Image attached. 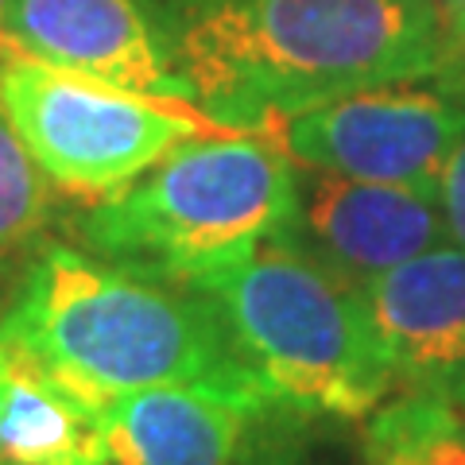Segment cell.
I'll return each instance as SVG.
<instances>
[{
	"label": "cell",
	"mask_w": 465,
	"mask_h": 465,
	"mask_svg": "<svg viewBox=\"0 0 465 465\" xmlns=\"http://www.w3.org/2000/svg\"><path fill=\"white\" fill-rule=\"evenodd\" d=\"M179 94L229 133L391 82L442 78L434 0H140Z\"/></svg>",
	"instance_id": "6da1fadb"
},
{
	"label": "cell",
	"mask_w": 465,
	"mask_h": 465,
	"mask_svg": "<svg viewBox=\"0 0 465 465\" xmlns=\"http://www.w3.org/2000/svg\"><path fill=\"white\" fill-rule=\"evenodd\" d=\"M0 333L94 403L159 384L268 403L202 291L136 275L82 244H43L27 260Z\"/></svg>",
	"instance_id": "7a4b0ae2"
},
{
	"label": "cell",
	"mask_w": 465,
	"mask_h": 465,
	"mask_svg": "<svg viewBox=\"0 0 465 465\" xmlns=\"http://www.w3.org/2000/svg\"><path fill=\"white\" fill-rule=\"evenodd\" d=\"M295 163L268 136L179 143L121 191L94 198L74 232L85 252L171 287L249 260L295 225Z\"/></svg>",
	"instance_id": "3957f363"
},
{
	"label": "cell",
	"mask_w": 465,
	"mask_h": 465,
	"mask_svg": "<svg viewBox=\"0 0 465 465\" xmlns=\"http://www.w3.org/2000/svg\"><path fill=\"white\" fill-rule=\"evenodd\" d=\"M237 357L272 407L299 419H369L391 396L381 330L365 291L338 280L291 237L206 275Z\"/></svg>",
	"instance_id": "277c9868"
},
{
	"label": "cell",
	"mask_w": 465,
	"mask_h": 465,
	"mask_svg": "<svg viewBox=\"0 0 465 465\" xmlns=\"http://www.w3.org/2000/svg\"><path fill=\"white\" fill-rule=\"evenodd\" d=\"M0 113L47 183L82 198H105L179 143L225 133L186 101L70 74L8 43H0Z\"/></svg>",
	"instance_id": "5b68a950"
},
{
	"label": "cell",
	"mask_w": 465,
	"mask_h": 465,
	"mask_svg": "<svg viewBox=\"0 0 465 465\" xmlns=\"http://www.w3.org/2000/svg\"><path fill=\"white\" fill-rule=\"evenodd\" d=\"M465 133V97L391 82L307 109L275 128L291 163L369 183H439Z\"/></svg>",
	"instance_id": "8992f818"
},
{
	"label": "cell",
	"mask_w": 465,
	"mask_h": 465,
	"mask_svg": "<svg viewBox=\"0 0 465 465\" xmlns=\"http://www.w3.org/2000/svg\"><path fill=\"white\" fill-rule=\"evenodd\" d=\"M295 194L291 241L361 291L450 241L439 183H369L295 163Z\"/></svg>",
	"instance_id": "52a82bcc"
},
{
	"label": "cell",
	"mask_w": 465,
	"mask_h": 465,
	"mask_svg": "<svg viewBox=\"0 0 465 465\" xmlns=\"http://www.w3.org/2000/svg\"><path fill=\"white\" fill-rule=\"evenodd\" d=\"M0 43L70 74L183 101L140 0H5Z\"/></svg>",
	"instance_id": "ba28073f"
},
{
	"label": "cell",
	"mask_w": 465,
	"mask_h": 465,
	"mask_svg": "<svg viewBox=\"0 0 465 465\" xmlns=\"http://www.w3.org/2000/svg\"><path fill=\"white\" fill-rule=\"evenodd\" d=\"M396 384L465 411V249L454 241L365 287Z\"/></svg>",
	"instance_id": "9c48e42d"
},
{
	"label": "cell",
	"mask_w": 465,
	"mask_h": 465,
	"mask_svg": "<svg viewBox=\"0 0 465 465\" xmlns=\"http://www.w3.org/2000/svg\"><path fill=\"white\" fill-rule=\"evenodd\" d=\"M97 407L113 465H232L252 419L272 403L222 388L159 384Z\"/></svg>",
	"instance_id": "30bf717a"
},
{
	"label": "cell",
	"mask_w": 465,
	"mask_h": 465,
	"mask_svg": "<svg viewBox=\"0 0 465 465\" xmlns=\"http://www.w3.org/2000/svg\"><path fill=\"white\" fill-rule=\"evenodd\" d=\"M105 461L109 450L101 430V407L8 345V365L0 381V465Z\"/></svg>",
	"instance_id": "8fae6325"
},
{
	"label": "cell",
	"mask_w": 465,
	"mask_h": 465,
	"mask_svg": "<svg viewBox=\"0 0 465 465\" xmlns=\"http://www.w3.org/2000/svg\"><path fill=\"white\" fill-rule=\"evenodd\" d=\"M369 465H465V411L427 391H403L369 415Z\"/></svg>",
	"instance_id": "7c38bea8"
},
{
	"label": "cell",
	"mask_w": 465,
	"mask_h": 465,
	"mask_svg": "<svg viewBox=\"0 0 465 465\" xmlns=\"http://www.w3.org/2000/svg\"><path fill=\"white\" fill-rule=\"evenodd\" d=\"M51 225V183L0 113V268L43 249Z\"/></svg>",
	"instance_id": "4fadbf2b"
},
{
	"label": "cell",
	"mask_w": 465,
	"mask_h": 465,
	"mask_svg": "<svg viewBox=\"0 0 465 465\" xmlns=\"http://www.w3.org/2000/svg\"><path fill=\"white\" fill-rule=\"evenodd\" d=\"M302 423L307 419L268 407L252 419L249 434L241 442V454L232 465H314L307 439H302Z\"/></svg>",
	"instance_id": "5bb4252c"
},
{
	"label": "cell",
	"mask_w": 465,
	"mask_h": 465,
	"mask_svg": "<svg viewBox=\"0 0 465 465\" xmlns=\"http://www.w3.org/2000/svg\"><path fill=\"white\" fill-rule=\"evenodd\" d=\"M439 202H442L450 241H454L458 249H465V133L458 136L454 148H450L446 163L439 171Z\"/></svg>",
	"instance_id": "9a60e30c"
},
{
	"label": "cell",
	"mask_w": 465,
	"mask_h": 465,
	"mask_svg": "<svg viewBox=\"0 0 465 465\" xmlns=\"http://www.w3.org/2000/svg\"><path fill=\"white\" fill-rule=\"evenodd\" d=\"M434 12H439L442 51H446V70L439 82L450 94L465 97V0H434Z\"/></svg>",
	"instance_id": "2e32d148"
},
{
	"label": "cell",
	"mask_w": 465,
	"mask_h": 465,
	"mask_svg": "<svg viewBox=\"0 0 465 465\" xmlns=\"http://www.w3.org/2000/svg\"><path fill=\"white\" fill-rule=\"evenodd\" d=\"M5 365H8V345L0 338V381H5Z\"/></svg>",
	"instance_id": "e0dca14e"
},
{
	"label": "cell",
	"mask_w": 465,
	"mask_h": 465,
	"mask_svg": "<svg viewBox=\"0 0 465 465\" xmlns=\"http://www.w3.org/2000/svg\"><path fill=\"white\" fill-rule=\"evenodd\" d=\"M0 16H5V0H0Z\"/></svg>",
	"instance_id": "ac0fdd59"
},
{
	"label": "cell",
	"mask_w": 465,
	"mask_h": 465,
	"mask_svg": "<svg viewBox=\"0 0 465 465\" xmlns=\"http://www.w3.org/2000/svg\"><path fill=\"white\" fill-rule=\"evenodd\" d=\"M105 465H113V461H105Z\"/></svg>",
	"instance_id": "d6986e66"
}]
</instances>
